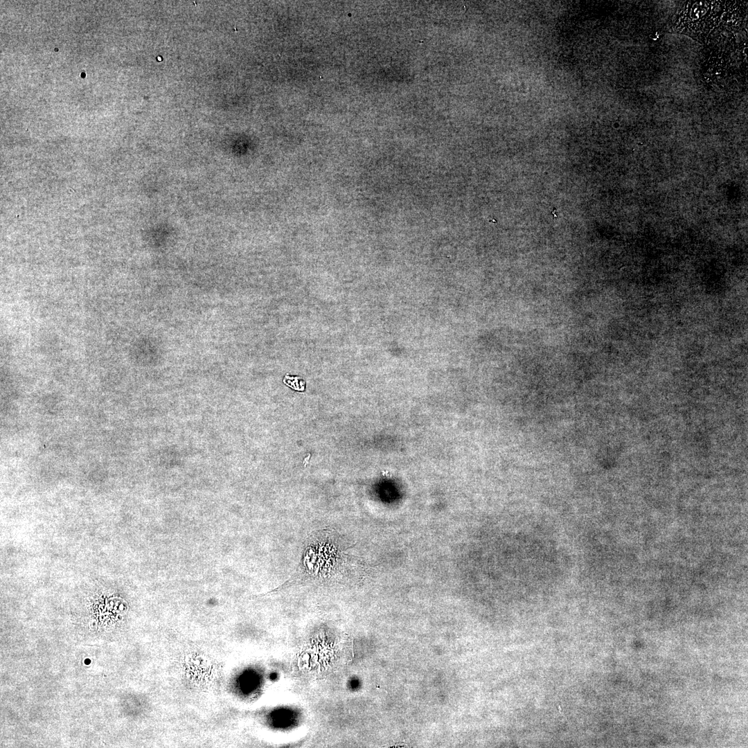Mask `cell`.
Instances as JSON below:
<instances>
[{"label": "cell", "instance_id": "6da1fadb", "mask_svg": "<svg viewBox=\"0 0 748 748\" xmlns=\"http://www.w3.org/2000/svg\"><path fill=\"white\" fill-rule=\"evenodd\" d=\"M747 2L684 1L673 17V31L697 42L719 46L731 42L747 17Z\"/></svg>", "mask_w": 748, "mask_h": 748}, {"label": "cell", "instance_id": "7a4b0ae2", "mask_svg": "<svg viewBox=\"0 0 748 748\" xmlns=\"http://www.w3.org/2000/svg\"><path fill=\"white\" fill-rule=\"evenodd\" d=\"M287 386L297 391H303L305 389V382L298 377H290L286 375L283 380Z\"/></svg>", "mask_w": 748, "mask_h": 748}]
</instances>
